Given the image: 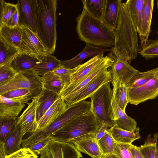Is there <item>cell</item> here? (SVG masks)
<instances>
[{
  "label": "cell",
  "mask_w": 158,
  "mask_h": 158,
  "mask_svg": "<svg viewBox=\"0 0 158 158\" xmlns=\"http://www.w3.org/2000/svg\"><path fill=\"white\" fill-rule=\"evenodd\" d=\"M114 31L115 44L110 53L118 59L130 63L137 57L138 39L124 2L121 4L117 26Z\"/></svg>",
  "instance_id": "cell-1"
},
{
  "label": "cell",
  "mask_w": 158,
  "mask_h": 158,
  "mask_svg": "<svg viewBox=\"0 0 158 158\" xmlns=\"http://www.w3.org/2000/svg\"><path fill=\"white\" fill-rule=\"evenodd\" d=\"M56 0H33L37 35L48 53L55 52L57 39Z\"/></svg>",
  "instance_id": "cell-2"
},
{
  "label": "cell",
  "mask_w": 158,
  "mask_h": 158,
  "mask_svg": "<svg viewBox=\"0 0 158 158\" xmlns=\"http://www.w3.org/2000/svg\"><path fill=\"white\" fill-rule=\"evenodd\" d=\"M76 20V31L82 41L102 48L114 46V30L102 20L91 15L84 8Z\"/></svg>",
  "instance_id": "cell-3"
},
{
  "label": "cell",
  "mask_w": 158,
  "mask_h": 158,
  "mask_svg": "<svg viewBox=\"0 0 158 158\" xmlns=\"http://www.w3.org/2000/svg\"><path fill=\"white\" fill-rule=\"evenodd\" d=\"M91 102L82 101L67 107L64 113L43 130L39 132L30 134L23 140L22 148L27 147L33 143L41 140L64 126L77 117L90 111Z\"/></svg>",
  "instance_id": "cell-4"
},
{
  "label": "cell",
  "mask_w": 158,
  "mask_h": 158,
  "mask_svg": "<svg viewBox=\"0 0 158 158\" xmlns=\"http://www.w3.org/2000/svg\"><path fill=\"white\" fill-rule=\"evenodd\" d=\"M102 126L90 111L77 117L48 137L56 141L69 143L78 137L95 133Z\"/></svg>",
  "instance_id": "cell-5"
},
{
  "label": "cell",
  "mask_w": 158,
  "mask_h": 158,
  "mask_svg": "<svg viewBox=\"0 0 158 158\" xmlns=\"http://www.w3.org/2000/svg\"><path fill=\"white\" fill-rule=\"evenodd\" d=\"M110 83L108 82L103 85L90 97V111L98 122L102 125L106 124L108 128L115 124L111 104L113 92Z\"/></svg>",
  "instance_id": "cell-6"
},
{
  "label": "cell",
  "mask_w": 158,
  "mask_h": 158,
  "mask_svg": "<svg viewBox=\"0 0 158 158\" xmlns=\"http://www.w3.org/2000/svg\"><path fill=\"white\" fill-rule=\"evenodd\" d=\"M22 39L19 48V53L28 55L41 61L48 54L37 35L27 27L21 26Z\"/></svg>",
  "instance_id": "cell-7"
},
{
  "label": "cell",
  "mask_w": 158,
  "mask_h": 158,
  "mask_svg": "<svg viewBox=\"0 0 158 158\" xmlns=\"http://www.w3.org/2000/svg\"><path fill=\"white\" fill-rule=\"evenodd\" d=\"M19 89H42L40 76L32 69L18 73L11 79L0 85V94Z\"/></svg>",
  "instance_id": "cell-8"
},
{
  "label": "cell",
  "mask_w": 158,
  "mask_h": 158,
  "mask_svg": "<svg viewBox=\"0 0 158 158\" xmlns=\"http://www.w3.org/2000/svg\"><path fill=\"white\" fill-rule=\"evenodd\" d=\"M112 81L110 70L107 69L98 75L85 87L64 101L68 107L73 104L90 98L103 85Z\"/></svg>",
  "instance_id": "cell-9"
},
{
  "label": "cell",
  "mask_w": 158,
  "mask_h": 158,
  "mask_svg": "<svg viewBox=\"0 0 158 158\" xmlns=\"http://www.w3.org/2000/svg\"><path fill=\"white\" fill-rule=\"evenodd\" d=\"M38 158H82L79 152L71 143L60 142L52 139L50 143L39 153Z\"/></svg>",
  "instance_id": "cell-10"
},
{
  "label": "cell",
  "mask_w": 158,
  "mask_h": 158,
  "mask_svg": "<svg viewBox=\"0 0 158 158\" xmlns=\"http://www.w3.org/2000/svg\"><path fill=\"white\" fill-rule=\"evenodd\" d=\"M158 95V78L156 76L142 85L135 88H128L127 98L130 104L137 105Z\"/></svg>",
  "instance_id": "cell-11"
},
{
  "label": "cell",
  "mask_w": 158,
  "mask_h": 158,
  "mask_svg": "<svg viewBox=\"0 0 158 158\" xmlns=\"http://www.w3.org/2000/svg\"><path fill=\"white\" fill-rule=\"evenodd\" d=\"M113 62L111 56H106L103 62L81 81L74 85L63 88L59 95V98L64 101L70 98L87 85L98 75L111 67Z\"/></svg>",
  "instance_id": "cell-12"
},
{
  "label": "cell",
  "mask_w": 158,
  "mask_h": 158,
  "mask_svg": "<svg viewBox=\"0 0 158 158\" xmlns=\"http://www.w3.org/2000/svg\"><path fill=\"white\" fill-rule=\"evenodd\" d=\"M109 55L114 60L110 70L112 81L119 82L126 85L133 77L139 72L131 66L128 61L121 60L111 53Z\"/></svg>",
  "instance_id": "cell-13"
},
{
  "label": "cell",
  "mask_w": 158,
  "mask_h": 158,
  "mask_svg": "<svg viewBox=\"0 0 158 158\" xmlns=\"http://www.w3.org/2000/svg\"><path fill=\"white\" fill-rule=\"evenodd\" d=\"M94 134L78 137L69 143H72L79 152L87 154L92 158H101L102 153Z\"/></svg>",
  "instance_id": "cell-14"
},
{
  "label": "cell",
  "mask_w": 158,
  "mask_h": 158,
  "mask_svg": "<svg viewBox=\"0 0 158 158\" xmlns=\"http://www.w3.org/2000/svg\"><path fill=\"white\" fill-rule=\"evenodd\" d=\"M16 4L19 25L27 27L37 34L33 0H18Z\"/></svg>",
  "instance_id": "cell-15"
},
{
  "label": "cell",
  "mask_w": 158,
  "mask_h": 158,
  "mask_svg": "<svg viewBox=\"0 0 158 158\" xmlns=\"http://www.w3.org/2000/svg\"><path fill=\"white\" fill-rule=\"evenodd\" d=\"M27 104L28 106L17 119V123L21 126L25 135L35 132L37 128L36 118V104L35 99Z\"/></svg>",
  "instance_id": "cell-16"
},
{
  "label": "cell",
  "mask_w": 158,
  "mask_h": 158,
  "mask_svg": "<svg viewBox=\"0 0 158 158\" xmlns=\"http://www.w3.org/2000/svg\"><path fill=\"white\" fill-rule=\"evenodd\" d=\"M67 108L64 100L59 98L40 120L37 130L33 133L39 132L46 128L63 114Z\"/></svg>",
  "instance_id": "cell-17"
},
{
  "label": "cell",
  "mask_w": 158,
  "mask_h": 158,
  "mask_svg": "<svg viewBox=\"0 0 158 158\" xmlns=\"http://www.w3.org/2000/svg\"><path fill=\"white\" fill-rule=\"evenodd\" d=\"M106 57L102 53L76 67L75 70L71 75L70 83L65 87L74 85L81 81L103 62Z\"/></svg>",
  "instance_id": "cell-18"
},
{
  "label": "cell",
  "mask_w": 158,
  "mask_h": 158,
  "mask_svg": "<svg viewBox=\"0 0 158 158\" xmlns=\"http://www.w3.org/2000/svg\"><path fill=\"white\" fill-rule=\"evenodd\" d=\"M111 49L103 48L92 45L86 44L83 50L73 58L65 60H60L61 66L65 68L72 69L81 64L85 59L90 57H94L101 54L105 52L111 51Z\"/></svg>",
  "instance_id": "cell-19"
},
{
  "label": "cell",
  "mask_w": 158,
  "mask_h": 158,
  "mask_svg": "<svg viewBox=\"0 0 158 158\" xmlns=\"http://www.w3.org/2000/svg\"><path fill=\"white\" fill-rule=\"evenodd\" d=\"M58 94L42 88L39 94L35 98L36 104V118L38 123L46 111L58 98Z\"/></svg>",
  "instance_id": "cell-20"
},
{
  "label": "cell",
  "mask_w": 158,
  "mask_h": 158,
  "mask_svg": "<svg viewBox=\"0 0 158 158\" xmlns=\"http://www.w3.org/2000/svg\"><path fill=\"white\" fill-rule=\"evenodd\" d=\"M154 0H145L143 9L141 32L139 36L140 40L139 45L141 49L149 43L148 40L151 32V27L154 6Z\"/></svg>",
  "instance_id": "cell-21"
},
{
  "label": "cell",
  "mask_w": 158,
  "mask_h": 158,
  "mask_svg": "<svg viewBox=\"0 0 158 158\" xmlns=\"http://www.w3.org/2000/svg\"><path fill=\"white\" fill-rule=\"evenodd\" d=\"M145 0H128L125 3L131 20L139 36L141 32Z\"/></svg>",
  "instance_id": "cell-22"
},
{
  "label": "cell",
  "mask_w": 158,
  "mask_h": 158,
  "mask_svg": "<svg viewBox=\"0 0 158 158\" xmlns=\"http://www.w3.org/2000/svg\"><path fill=\"white\" fill-rule=\"evenodd\" d=\"M112 106L114 113V120L115 124L122 129L134 132L136 128L137 122L132 118L128 116L118 106L112 97Z\"/></svg>",
  "instance_id": "cell-23"
},
{
  "label": "cell",
  "mask_w": 158,
  "mask_h": 158,
  "mask_svg": "<svg viewBox=\"0 0 158 158\" xmlns=\"http://www.w3.org/2000/svg\"><path fill=\"white\" fill-rule=\"evenodd\" d=\"M121 0H106L102 21L113 30L116 28Z\"/></svg>",
  "instance_id": "cell-24"
},
{
  "label": "cell",
  "mask_w": 158,
  "mask_h": 158,
  "mask_svg": "<svg viewBox=\"0 0 158 158\" xmlns=\"http://www.w3.org/2000/svg\"><path fill=\"white\" fill-rule=\"evenodd\" d=\"M24 134L21 126L17 123L8 137L2 143L6 156L20 150L22 148L23 137Z\"/></svg>",
  "instance_id": "cell-25"
},
{
  "label": "cell",
  "mask_w": 158,
  "mask_h": 158,
  "mask_svg": "<svg viewBox=\"0 0 158 158\" xmlns=\"http://www.w3.org/2000/svg\"><path fill=\"white\" fill-rule=\"evenodd\" d=\"M107 131L119 143L131 144L132 143L141 137L139 133V127H137L134 132H131L118 128L114 124L108 129Z\"/></svg>",
  "instance_id": "cell-26"
},
{
  "label": "cell",
  "mask_w": 158,
  "mask_h": 158,
  "mask_svg": "<svg viewBox=\"0 0 158 158\" xmlns=\"http://www.w3.org/2000/svg\"><path fill=\"white\" fill-rule=\"evenodd\" d=\"M25 106V103L0 95V116L17 117Z\"/></svg>",
  "instance_id": "cell-27"
},
{
  "label": "cell",
  "mask_w": 158,
  "mask_h": 158,
  "mask_svg": "<svg viewBox=\"0 0 158 158\" xmlns=\"http://www.w3.org/2000/svg\"><path fill=\"white\" fill-rule=\"evenodd\" d=\"M42 89H19L13 90L0 94L16 101L27 104L40 94Z\"/></svg>",
  "instance_id": "cell-28"
},
{
  "label": "cell",
  "mask_w": 158,
  "mask_h": 158,
  "mask_svg": "<svg viewBox=\"0 0 158 158\" xmlns=\"http://www.w3.org/2000/svg\"><path fill=\"white\" fill-rule=\"evenodd\" d=\"M22 37L21 26L14 28L6 25L0 26V38L6 43L19 49Z\"/></svg>",
  "instance_id": "cell-29"
},
{
  "label": "cell",
  "mask_w": 158,
  "mask_h": 158,
  "mask_svg": "<svg viewBox=\"0 0 158 158\" xmlns=\"http://www.w3.org/2000/svg\"><path fill=\"white\" fill-rule=\"evenodd\" d=\"M61 66L60 60L52 54H48L32 69L37 75L42 76Z\"/></svg>",
  "instance_id": "cell-30"
},
{
  "label": "cell",
  "mask_w": 158,
  "mask_h": 158,
  "mask_svg": "<svg viewBox=\"0 0 158 158\" xmlns=\"http://www.w3.org/2000/svg\"><path fill=\"white\" fill-rule=\"evenodd\" d=\"M41 62L38 59L19 53L12 61L11 66L18 73L32 69Z\"/></svg>",
  "instance_id": "cell-31"
},
{
  "label": "cell",
  "mask_w": 158,
  "mask_h": 158,
  "mask_svg": "<svg viewBox=\"0 0 158 158\" xmlns=\"http://www.w3.org/2000/svg\"><path fill=\"white\" fill-rule=\"evenodd\" d=\"M42 88L56 93L58 95L63 88L59 77L52 71L42 76H40Z\"/></svg>",
  "instance_id": "cell-32"
},
{
  "label": "cell",
  "mask_w": 158,
  "mask_h": 158,
  "mask_svg": "<svg viewBox=\"0 0 158 158\" xmlns=\"http://www.w3.org/2000/svg\"><path fill=\"white\" fill-rule=\"evenodd\" d=\"M113 86V97L120 109L125 112L128 102L127 98L128 88L124 84L117 81H112Z\"/></svg>",
  "instance_id": "cell-33"
},
{
  "label": "cell",
  "mask_w": 158,
  "mask_h": 158,
  "mask_svg": "<svg viewBox=\"0 0 158 158\" xmlns=\"http://www.w3.org/2000/svg\"><path fill=\"white\" fill-rule=\"evenodd\" d=\"M19 53V49L0 38V67L11 61Z\"/></svg>",
  "instance_id": "cell-34"
},
{
  "label": "cell",
  "mask_w": 158,
  "mask_h": 158,
  "mask_svg": "<svg viewBox=\"0 0 158 158\" xmlns=\"http://www.w3.org/2000/svg\"><path fill=\"white\" fill-rule=\"evenodd\" d=\"M83 8L93 17L102 20L106 0H82Z\"/></svg>",
  "instance_id": "cell-35"
},
{
  "label": "cell",
  "mask_w": 158,
  "mask_h": 158,
  "mask_svg": "<svg viewBox=\"0 0 158 158\" xmlns=\"http://www.w3.org/2000/svg\"><path fill=\"white\" fill-rule=\"evenodd\" d=\"M158 135L155 133L153 137L151 134L147 136L143 145L138 147V148L144 158H155L156 151L157 148Z\"/></svg>",
  "instance_id": "cell-36"
},
{
  "label": "cell",
  "mask_w": 158,
  "mask_h": 158,
  "mask_svg": "<svg viewBox=\"0 0 158 158\" xmlns=\"http://www.w3.org/2000/svg\"><path fill=\"white\" fill-rule=\"evenodd\" d=\"M17 117L0 116V143L9 135L17 123Z\"/></svg>",
  "instance_id": "cell-37"
},
{
  "label": "cell",
  "mask_w": 158,
  "mask_h": 158,
  "mask_svg": "<svg viewBox=\"0 0 158 158\" xmlns=\"http://www.w3.org/2000/svg\"><path fill=\"white\" fill-rule=\"evenodd\" d=\"M156 68L143 72H139L130 80L126 85L127 88H135L144 84L156 76Z\"/></svg>",
  "instance_id": "cell-38"
},
{
  "label": "cell",
  "mask_w": 158,
  "mask_h": 158,
  "mask_svg": "<svg viewBox=\"0 0 158 158\" xmlns=\"http://www.w3.org/2000/svg\"><path fill=\"white\" fill-rule=\"evenodd\" d=\"M0 26L5 25L17 10L16 4L0 0Z\"/></svg>",
  "instance_id": "cell-39"
},
{
  "label": "cell",
  "mask_w": 158,
  "mask_h": 158,
  "mask_svg": "<svg viewBox=\"0 0 158 158\" xmlns=\"http://www.w3.org/2000/svg\"><path fill=\"white\" fill-rule=\"evenodd\" d=\"M131 144L117 143L113 153L102 155L101 158H133L130 151Z\"/></svg>",
  "instance_id": "cell-40"
},
{
  "label": "cell",
  "mask_w": 158,
  "mask_h": 158,
  "mask_svg": "<svg viewBox=\"0 0 158 158\" xmlns=\"http://www.w3.org/2000/svg\"><path fill=\"white\" fill-rule=\"evenodd\" d=\"M98 142L102 155H104L109 154L113 153L117 143L108 131Z\"/></svg>",
  "instance_id": "cell-41"
},
{
  "label": "cell",
  "mask_w": 158,
  "mask_h": 158,
  "mask_svg": "<svg viewBox=\"0 0 158 158\" xmlns=\"http://www.w3.org/2000/svg\"><path fill=\"white\" fill-rule=\"evenodd\" d=\"M148 41V44L139 52L147 60L158 57V40Z\"/></svg>",
  "instance_id": "cell-42"
},
{
  "label": "cell",
  "mask_w": 158,
  "mask_h": 158,
  "mask_svg": "<svg viewBox=\"0 0 158 158\" xmlns=\"http://www.w3.org/2000/svg\"><path fill=\"white\" fill-rule=\"evenodd\" d=\"M12 61L0 67V85L11 79L18 73L11 66Z\"/></svg>",
  "instance_id": "cell-43"
},
{
  "label": "cell",
  "mask_w": 158,
  "mask_h": 158,
  "mask_svg": "<svg viewBox=\"0 0 158 158\" xmlns=\"http://www.w3.org/2000/svg\"><path fill=\"white\" fill-rule=\"evenodd\" d=\"M75 69V67L69 69L61 66L52 72L60 78L63 85V88L68 85L70 83L71 75Z\"/></svg>",
  "instance_id": "cell-44"
},
{
  "label": "cell",
  "mask_w": 158,
  "mask_h": 158,
  "mask_svg": "<svg viewBox=\"0 0 158 158\" xmlns=\"http://www.w3.org/2000/svg\"><path fill=\"white\" fill-rule=\"evenodd\" d=\"M38 155L28 147L22 148L5 158H38Z\"/></svg>",
  "instance_id": "cell-45"
},
{
  "label": "cell",
  "mask_w": 158,
  "mask_h": 158,
  "mask_svg": "<svg viewBox=\"0 0 158 158\" xmlns=\"http://www.w3.org/2000/svg\"><path fill=\"white\" fill-rule=\"evenodd\" d=\"M52 140L51 138L47 137L29 145L27 147L37 155H39L40 152L50 143Z\"/></svg>",
  "instance_id": "cell-46"
},
{
  "label": "cell",
  "mask_w": 158,
  "mask_h": 158,
  "mask_svg": "<svg viewBox=\"0 0 158 158\" xmlns=\"http://www.w3.org/2000/svg\"><path fill=\"white\" fill-rule=\"evenodd\" d=\"M5 25L11 28L20 26L19 24V14L18 10L9 19Z\"/></svg>",
  "instance_id": "cell-47"
},
{
  "label": "cell",
  "mask_w": 158,
  "mask_h": 158,
  "mask_svg": "<svg viewBox=\"0 0 158 158\" xmlns=\"http://www.w3.org/2000/svg\"><path fill=\"white\" fill-rule=\"evenodd\" d=\"M108 128V127L106 124H103L97 131L94 134L98 141L107 133Z\"/></svg>",
  "instance_id": "cell-48"
},
{
  "label": "cell",
  "mask_w": 158,
  "mask_h": 158,
  "mask_svg": "<svg viewBox=\"0 0 158 158\" xmlns=\"http://www.w3.org/2000/svg\"><path fill=\"white\" fill-rule=\"evenodd\" d=\"M130 151L133 158H144L138 148V147L131 144Z\"/></svg>",
  "instance_id": "cell-49"
},
{
  "label": "cell",
  "mask_w": 158,
  "mask_h": 158,
  "mask_svg": "<svg viewBox=\"0 0 158 158\" xmlns=\"http://www.w3.org/2000/svg\"><path fill=\"white\" fill-rule=\"evenodd\" d=\"M6 156L3 145L0 143V158H5Z\"/></svg>",
  "instance_id": "cell-50"
},
{
  "label": "cell",
  "mask_w": 158,
  "mask_h": 158,
  "mask_svg": "<svg viewBox=\"0 0 158 158\" xmlns=\"http://www.w3.org/2000/svg\"><path fill=\"white\" fill-rule=\"evenodd\" d=\"M158 158V149L157 148L156 151L155 158Z\"/></svg>",
  "instance_id": "cell-51"
},
{
  "label": "cell",
  "mask_w": 158,
  "mask_h": 158,
  "mask_svg": "<svg viewBox=\"0 0 158 158\" xmlns=\"http://www.w3.org/2000/svg\"><path fill=\"white\" fill-rule=\"evenodd\" d=\"M156 76L158 78V67L156 68Z\"/></svg>",
  "instance_id": "cell-52"
},
{
  "label": "cell",
  "mask_w": 158,
  "mask_h": 158,
  "mask_svg": "<svg viewBox=\"0 0 158 158\" xmlns=\"http://www.w3.org/2000/svg\"><path fill=\"white\" fill-rule=\"evenodd\" d=\"M156 5H157V8L158 9V0L157 1Z\"/></svg>",
  "instance_id": "cell-53"
},
{
  "label": "cell",
  "mask_w": 158,
  "mask_h": 158,
  "mask_svg": "<svg viewBox=\"0 0 158 158\" xmlns=\"http://www.w3.org/2000/svg\"><path fill=\"white\" fill-rule=\"evenodd\" d=\"M157 34H158V37H157V40H158V32H157Z\"/></svg>",
  "instance_id": "cell-54"
},
{
  "label": "cell",
  "mask_w": 158,
  "mask_h": 158,
  "mask_svg": "<svg viewBox=\"0 0 158 158\" xmlns=\"http://www.w3.org/2000/svg\"><path fill=\"white\" fill-rule=\"evenodd\" d=\"M81 158V157H80V158Z\"/></svg>",
  "instance_id": "cell-55"
},
{
  "label": "cell",
  "mask_w": 158,
  "mask_h": 158,
  "mask_svg": "<svg viewBox=\"0 0 158 158\" xmlns=\"http://www.w3.org/2000/svg\"><path fill=\"white\" fill-rule=\"evenodd\" d=\"M80 158V157H79Z\"/></svg>",
  "instance_id": "cell-56"
}]
</instances>
